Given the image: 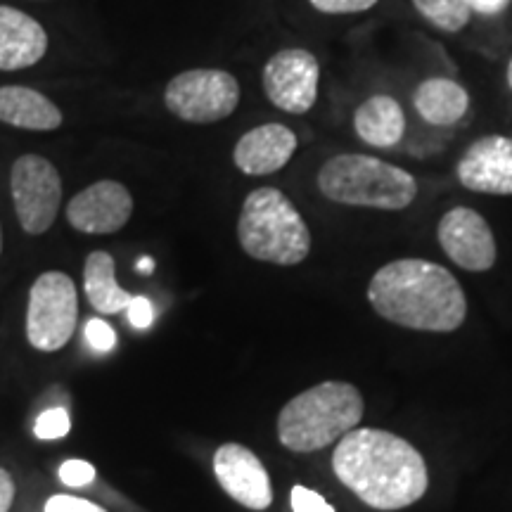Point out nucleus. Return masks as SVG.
I'll return each instance as SVG.
<instances>
[{
	"mask_svg": "<svg viewBox=\"0 0 512 512\" xmlns=\"http://www.w3.org/2000/svg\"><path fill=\"white\" fill-rule=\"evenodd\" d=\"M505 81H508V88L512 91V57L508 62V69H505Z\"/></svg>",
	"mask_w": 512,
	"mask_h": 512,
	"instance_id": "7c9ffc66",
	"label": "nucleus"
},
{
	"mask_svg": "<svg viewBox=\"0 0 512 512\" xmlns=\"http://www.w3.org/2000/svg\"><path fill=\"white\" fill-rule=\"evenodd\" d=\"M0 121L24 131H55L62 126V112L53 100L27 86L0 88Z\"/></svg>",
	"mask_w": 512,
	"mask_h": 512,
	"instance_id": "a211bd4d",
	"label": "nucleus"
},
{
	"mask_svg": "<svg viewBox=\"0 0 512 512\" xmlns=\"http://www.w3.org/2000/svg\"><path fill=\"white\" fill-rule=\"evenodd\" d=\"M138 271L145 273V275L152 273V271H155V261H152L150 256H143V259L138 261Z\"/></svg>",
	"mask_w": 512,
	"mask_h": 512,
	"instance_id": "c756f323",
	"label": "nucleus"
},
{
	"mask_svg": "<svg viewBox=\"0 0 512 512\" xmlns=\"http://www.w3.org/2000/svg\"><path fill=\"white\" fill-rule=\"evenodd\" d=\"M316 183L323 197L344 207L401 211L418 197V181L406 169L358 152L330 157Z\"/></svg>",
	"mask_w": 512,
	"mask_h": 512,
	"instance_id": "20e7f679",
	"label": "nucleus"
},
{
	"mask_svg": "<svg viewBox=\"0 0 512 512\" xmlns=\"http://www.w3.org/2000/svg\"><path fill=\"white\" fill-rule=\"evenodd\" d=\"M79 320V294L74 280L62 271L38 275L29 290L27 339L43 354L67 347Z\"/></svg>",
	"mask_w": 512,
	"mask_h": 512,
	"instance_id": "423d86ee",
	"label": "nucleus"
},
{
	"mask_svg": "<svg viewBox=\"0 0 512 512\" xmlns=\"http://www.w3.org/2000/svg\"><path fill=\"white\" fill-rule=\"evenodd\" d=\"M463 188L482 195H512V138L484 136L463 152L456 164Z\"/></svg>",
	"mask_w": 512,
	"mask_h": 512,
	"instance_id": "ddd939ff",
	"label": "nucleus"
},
{
	"mask_svg": "<svg viewBox=\"0 0 512 512\" xmlns=\"http://www.w3.org/2000/svg\"><path fill=\"white\" fill-rule=\"evenodd\" d=\"M0 254H3V228H0Z\"/></svg>",
	"mask_w": 512,
	"mask_h": 512,
	"instance_id": "2f4dec72",
	"label": "nucleus"
},
{
	"mask_svg": "<svg viewBox=\"0 0 512 512\" xmlns=\"http://www.w3.org/2000/svg\"><path fill=\"white\" fill-rule=\"evenodd\" d=\"M266 98L287 114H306L318 100L320 64L304 48H287L275 53L261 72Z\"/></svg>",
	"mask_w": 512,
	"mask_h": 512,
	"instance_id": "1a4fd4ad",
	"label": "nucleus"
},
{
	"mask_svg": "<svg viewBox=\"0 0 512 512\" xmlns=\"http://www.w3.org/2000/svg\"><path fill=\"white\" fill-rule=\"evenodd\" d=\"M465 3L470 5V10L475 12V15L496 17V15H501L505 8H508L510 0H465Z\"/></svg>",
	"mask_w": 512,
	"mask_h": 512,
	"instance_id": "cd10ccee",
	"label": "nucleus"
},
{
	"mask_svg": "<svg viewBox=\"0 0 512 512\" xmlns=\"http://www.w3.org/2000/svg\"><path fill=\"white\" fill-rule=\"evenodd\" d=\"M10 190L24 233H48L62 204V178L55 164L41 155H22L12 164Z\"/></svg>",
	"mask_w": 512,
	"mask_h": 512,
	"instance_id": "6e6552de",
	"label": "nucleus"
},
{
	"mask_svg": "<svg viewBox=\"0 0 512 512\" xmlns=\"http://www.w3.org/2000/svg\"><path fill=\"white\" fill-rule=\"evenodd\" d=\"M46 53V29L27 12L0 5V72L34 67Z\"/></svg>",
	"mask_w": 512,
	"mask_h": 512,
	"instance_id": "2eb2a0df",
	"label": "nucleus"
},
{
	"mask_svg": "<svg viewBox=\"0 0 512 512\" xmlns=\"http://www.w3.org/2000/svg\"><path fill=\"white\" fill-rule=\"evenodd\" d=\"M242 252L275 266H297L311 254V230L290 197L278 188H256L238 219Z\"/></svg>",
	"mask_w": 512,
	"mask_h": 512,
	"instance_id": "39448f33",
	"label": "nucleus"
},
{
	"mask_svg": "<svg viewBox=\"0 0 512 512\" xmlns=\"http://www.w3.org/2000/svg\"><path fill=\"white\" fill-rule=\"evenodd\" d=\"M133 197L124 183L98 181L67 204L69 226L86 235H112L131 221Z\"/></svg>",
	"mask_w": 512,
	"mask_h": 512,
	"instance_id": "f8f14e48",
	"label": "nucleus"
},
{
	"mask_svg": "<svg viewBox=\"0 0 512 512\" xmlns=\"http://www.w3.org/2000/svg\"><path fill=\"white\" fill-rule=\"evenodd\" d=\"M323 15H356V12L373 10L380 0H309Z\"/></svg>",
	"mask_w": 512,
	"mask_h": 512,
	"instance_id": "b1692460",
	"label": "nucleus"
},
{
	"mask_svg": "<svg viewBox=\"0 0 512 512\" xmlns=\"http://www.w3.org/2000/svg\"><path fill=\"white\" fill-rule=\"evenodd\" d=\"M83 290L91 306L98 313L112 316L121 313L131 304V294L117 283V273H114V259L110 252H91L86 256V266H83Z\"/></svg>",
	"mask_w": 512,
	"mask_h": 512,
	"instance_id": "6ab92c4d",
	"label": "nucleus"
},
{
	"mask_svg": "<svg viewBox=\"0 0 512 512\" xmlns=\"http://www.w3.org/2000/svg\"><path fill=\"white\" fill-rule=\"evenodd\" d=\"M164 102L188 124H216L238 110L240 83L223 69H188L169 81Z\"/></svg>",
	"mask_w": 512,
	"mask_h": 512,
	"instance_id": "0eeeda50",
	"label": "nucleus"
},
{
	"mask_svg": "<svg viewBox=\"0 0 512 512\" xmlns=\"http://www.w3.org/2000/svg\"><path fill=\"white\" fill-rule=\"evenodd\" d=\"M214 475L221 489L247 510L264 512L273 505V486L264 463L242 444H223L214 453Z\"/></svg>",
	"mask_w": 512,
	"mask_h": 512,
	"instance_id": "9b49d317",
	"label": "nucleus"
},
{
	"mask_svg": "<svg viewBox=\"0 0 512 512\" xmlns=\"http://www.w3.org/2000/svg\"><path fill=\"white\" fill-rule=\"evenodd\" d=\"M299 140L285 124H264L247 131L233 150V162L245 176H268L285 169Z\"/></svg>",
	"mask_w": 512,
	"mask_h": 512,
	"instance_id": "4468645a",
	"label": "nucleus"
},
{
	"mask_svg": "<svg viewBox=\"0 0 512 512\" xmlns=\"http://www.w3.org/2000/svg\"><path fill=\"white\" fill-rule=\"evenodd\" d=\"M332 470L368 508L392 512L418 503L430 475L422 453L399 434L361 427L337 441Z\"/></svg>",
	"mask_w": 512,
	"mask_h": 512,
	"instance_id": "f257e3e1",
	"label": "nucleus"
},
{
	"mask_svg": "<svg viewBox=\"0 0 512 512\" xmlns=\"http://www.w3.org/2000/svg\"><path fill=\"white\" fill-rule=\"evenodd\" d=\"M43 512H107V510L98 503L86 501V498L57 494V496L48 498Z\"/></svg>",
	"mask_w": 512,
	"mask_h": 512,
	"instance_id": "a878e982",
	"label": "nucleus"
},
{
	"mask_svg": "<svg viewBox=\"0 0 512 512\" xmlns=\"http://www.w3.org/2000/svg\"><path fill=\"white\" fill-rule=\"evenodd\" d=\"M420 17L444 34H458L472 19V10L465 0H411Z\"/></svg>",
	"mask_w": 512,
	"mask_h": 512,
	"instance_id": "aec40b11",
	"label": "nucleus"
},
{
	"mask_svg": "<svg viewBox=\"0 0 512 512\" xmlns=\"http://www.w3.org/2000/svg\"><path fill=\"white\" fill-rule=\"evenodd\" d=\"M368 302L389 323L420 332H456L467 318L463 285L427 259L384 264L368 285Z\"/></svg>",
	"mask_w": 512,
	"mask_h": 512,
	"instance_id": "f03ea898",
	"label": "nucleus"
},
{
	"mask_svg": "<svg viewBox=\"0 0 512 512\" xmlns=\"http://www.w3.org/2000/svg\"><path fill=\"white\" fill-rule=\"evenodd\" d=\"M354 131L370 147L389 150L403 140L406 133V114L399 100L392 95H370L354 112Z\"/></svg>",
	"mask_w": 512,
	"mask_h": 512,
	"instance_id": "f3484780",
	"label": "nucleus"
},
{
	"mask_svg": "<svg viewBox=\"0 0 512 512\" xmlns=\"http://www.w3.org/2000/svg\"><path fill=\"white\" fill-rule=\"evenodd\" d=\"M290 503L294 512H337L323 496L299 484L292 486Z\"/></svg>",
	"mask_w": 512,
	"mask_h": 512,
	"instance_id": "393cba45",
	"label": "nucleus"
},
{
	"mask_svg": "<svg viewBox=\"0 0 512 512\" xmlns=\"http://www.w3.org/2000/svg\"><path fill=\"white\" fill-rule=\"evenodd\" d=\"M15 501V479L5 467H0V512H10Z\"/></svg>",
	"mask_w": 512,
	"mask_h": 512,
	"instance_id": "c85d7f7f",
	"label": "nucleus"
},
{
	"mask_svg": "<svg viewBox=\"0 0 512 512\" xmlns=\"http://www.w3.org/2000/svg\"><path fill=\"white\" fill-rule=\"evenodd\" d=\"M437 240L453 264L470 273L491 271L496 264V238L489 221L470 207H453L441 216Z\"/></svg>",
	"mask_w": 512,
	"mask_h": 512,
	"instance_id": "9d476101",
	"label": "nucleus"
},
{
	"mask_svg": "<svg viewBox=\"0 0 512 512\" xmlns=\"http://www.w3.org/2000/svg\"><path fill=\"white\" fill-rule=\"evenodd\" d=\"M72 430V418H69L67 408H48L38 415L36 425H34V434L38 439H64Z\"/></svg>",
	"mask_w": 512,
	"mask_h": 512,
	"instance_id": "412c9836",
	"label": "nucleus"
},
{
	"mask_svg": "<svg viewBox=\"0 0 512 512\" xmlns=\"http://www.w3.org/2000/svg\"><path fill=\"white\" fill-rule=\"evenodd\" d=\"M86 342L98 354H110L114 344H117V332L102 318H91L86 323Z\"/></svg>",
	"mask_w": 512,
	"mask_h": 512,
	"instance_id": "5701e85b",
	"label": "nucleus"
},
{
	"mask_svg": "<svg viewBox=\"0 0 512 512\" xmlns=\"http://www.w3.org/2000/svg\"><path fill=\"white\" fill-rule=\"evenodd\" d=\"M366 403L351 382L328 380L297 394L278 415V439L292 453H316L361 425Z\"/></svg>",
	"mask_w": 512,
	"mask_h": 512,
	"instance_id": "7ed1b4c3",
	"label": "nucleus"
},
{
	"mask_svg": "<svg viewBox=\"0 0 512 512\" xmlns=\"http://www.w3.org/2000/svg\"><path fill=\"white\" fill-rule=\"evenodd\" d=\"M413 107L425 124L448 128L456 126L470 112V93L458 81L432 76L415 88Z\"/></svg>",
	"mask_w": 512,
	"mask_h": 512,
	"instance_id": "dca6fc26",
	"label": "nucleus"
},
{
	"mask_svg": "<svg viewBox=\"0 0 512 512\" xmlns=\"http://www.w3.org/2000/svg\"><path fill=\"white\" fill-rule=\"evenodd\" d=\"M57 475H60V482L64 486H69V489H81V486L91 484L98 472H95V467L91 463H86V460L69 458L60 465Z\"/></svg>",
	"mask_w": 512,
	"mask_h": 512,
	"instance_id": "4be33fe9",
	"label": "nucleus"
},
{
	"mask_svg": "<svg viewBox=\"0 0 512 512\" xmlns=\"http://www.w3.org/2000/svg\"><path fill=\"white\" fill-rule=\"evenodd\" d=\"M128 323L136 330H145L152 325V318H155V309H152V302L147 297H133L131 304L126 306Z\"/></svg>",
	"mask_w": 512,
	"mask_h": 512,
	"instance_id": "bb28decb",
	"label": "nucleus"
}]
</instances>
